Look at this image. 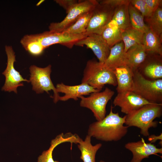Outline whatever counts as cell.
I'll return each instance as SVG.
<instances>
[{"label":"cell","mask_w":162,"mask_h":162,"mask_svg":"<svg viewBox=\"0 0 162 162\" xmlns=\"http://www.w3.org/2000/svg\"><path fill=\"white\" fill-rule=\"evenodd\" d=\"M113 108L111 105L109 114L103 119L89 125L88 135L98 140L111 142L120 140L126 135L128 127L124 125L125 115L122 117L118 112H113Z\"/></svg>","instance_id":"1"},{"label":"cell","mask_w":162,"mask_h":162,"mask_svg":"<svg viewBox=\"0 0 162 162\" xmlns=\"http://www.w3.org/2000/svg\"><path fill=\"white\" fill-rule=\"evenodd\" d=\"M162 114V104H148L126 115L125 124L128 127L140 128L141 134L147 137L149 136V129L158 126V122L154 120Z\"/></svg>","instance_id":"2"},{"label":"cell","mask_w":162,"mask_h":162,"mask_svg":"<svg viewBox=\"0 0 162 162\" xmlns=\"http://www.w3.org/2000/svg\"><path fill=\"white\" fill-rule=\"evenodd\" d=\"M81 83L86 84L100 91L105 85L113 86L117 85L113 71L104 63L94 59L87 61Z\"/></svg>","instance_id":"3"},{"label":"cell","mask_w":162,"mask_h":162,"mask_svg":"<svg viewBox=\"0 0 162 162\" xmlns=\"http://www.w3.org/2000/svg\"><path fill=\"white\" fill-rule=\"evenodd\" d=\"M134 71L132 91L150 102L162 104V79H148L137 70Z\"/></svg>","instance_id":"4"},{"label":"cell","mask_w":162,"mask_h":162,"mask_svg":"<svg viewBox=\"0 0 162 162\" xmlns=\"http://www.w3.org/2000/svg\"><path fill=\"white\" fill-rule=\"evenodd\" d=\"M51 66L49 65L44 68H41L34 65L30 68V81L32 86V90L37 93H42L44 92L49 94V91L53 90V101L56 103L60 97L50 78Z\"/></svg>","instance_id":"5"},{"label":"cell","mask_w":162,"mask_h":162,"mask_svg":"<svg viewBox=\"0 0 162 162\" xmlns=\"http://www.w3.org/2000/svg\"><path fill=\"white\" fill-rule=\"evenodd\" d=\"M114 93L106 87L103 91L93 92L87 97L82 96L80 98V106L90 110L97 121L101 120L106 116L107 104Z\"/></svg>","instance_id":"6"},{"label":"cell","mask_w":162,"mask_h":162,"mask_svg":"<svg viewBox=\"0 0 162 162\" xmlns=\"http://www.w3.org/2000/svg\"><path fill=\"white\" fill-rule=\"evenodd\" d=\"M33 36L45 49L52 45L57 44L71 49L78 42L86 36L85 34L75 35L64 32L51 31L33 34Z\"/></svg>","instance_id":"7"},{"label":"cell","mask_w":162,"mask_h":162,"mask_svg":"<svg viewBox=\"0 0 162 162\" xmlns=\"http://www.w3.org/2000/svg\"><path fill=\"white\" fill-rule=\"evenodd\" d=\"M115 9L98 2L92 11L85 35L87 36L92 34L101 35L112 20Z\"/></svg>","instance_id":"8"},{"label":"cell","mask_w":162,"mask_h":162,"mask_svg":"<svg viewBox=\"0 0 162 162\" xmlns=\"http://www.w3.org/2000/svg\"><path fill=\"white\" fill-rule=\"evenodd\" d=\"M96 0H85L78 1L67 14L61 22L51 23L49 31L62 32L71 26L82 14L92 11L98 4Z\"/></svg>","instance_id":"9"},{"label":"cell","mask_w":162,"mask_h":162,"mask_svg":"<svg viewBox=\"0 0 162 162\" xmlns=\"http://www.w3.org/2000/svg\"><path fill=\"white\" fill-rule=\"evenodd\" d=\"M5 50L7 56V64L5 70L2 73L5 77V80L2 90L9 92L14 91L17 93V87L24 86L22 82H29L30 81L23 78L20 72L15 69L14 63L16 61L15 55L12 46H6Z\"/></svg>","instance_id":"10"},{"label":"cell","mask_w":162,"mask_h":162,"mask_svg":"<svg viewBox=\"0 0 162 162\" xmlns=\"http://www.w3.org/2000/svg\"><path fill=\"white\" fill-rule=\"evenodd\" d=\"M152 103L145 100L132 91L118 93L113 104L121 108V112L126 115L141 107Z\"/></svg>","instance_id":"11"},{"label":"cell","mask_w":162,"mask_h":162,"mask_svg":"<svg viewBox=\"0 0 162 162\" xmlns=\"http://www.w3.org/2000/svg\"><path fill=\"white\" fill-rule=\"evenodd\" d=\"M75 45L86 46L91 49L100 62L104 63L108 57L110 48L101 35L92 34L87 35Z\"/></svg>","instance_id":"12"},{"label":"cell","mask_w":162,"mask_h":162,"mask_svg":"<svg viewBox=\"0 0 162 162\" xmlns=\"http://www.w3.org/2000/svg\"><path fill=\"white\" fill-rule=\"evenodd\" d=\"M141 140L126 143L125 148L130 151L133 155L130 162H141L152 155L162 153V148H157L154 144L146 143L143 138Z\"/></svg>","instance_id":"13"},{"label":"cell","mask_w":162,"mask_h":162,"mask_svg":"<svg viewBox=\"0 0 162 162\" xmlns=\"http://www.w3.org/2000/svg\"><path fill=\"white\" fill-rule=\"evenodd\" d=\"M56 88L58 93H62L64 95L60 96L59 100L65 101L72 99L75 100L84 95H89L91 93L100 91L89 85L82 83L75 86L66 85L63 83L58 84Z\"/></svg>","instance_id":"14"},{"label":"cell","mask_w":162,"mask_h":162,"mask_svg":"<svg viewBox=\"0 0 162 162\" xmlns=\"http://www.w3.org/2000/svg\"><path fill=\"white\" fill-rule=\"evenodd\" d=\"M139 68L141 71H138L148 79L156 80L162 79V56L148 54L145 61L138 69Z\"/></svg>","instance_id":"15"},{"label":"cell","mask_w":162,"mask_h":162,"mask_svg":"<svg viewBox=\"0 0 162 162\" xmlns=\"http://www.w3.org/2000/svg\"><path fill=\"white\" fill-rule=\"evenodd\" d=\"M81 139L76 134H73L70 132L65 134L62 133L51 140L50 148L47 150L44 151L39 156L37 162H60L53 159L52 152L54 148L58 145L64 142H69L71 146L73 143L78 144Z\"/></svg>","instance_id":"16"},{"label":"cell","mask_w":162,"mask_h":162,"mask_svg":"<svg viewBox=\"0 0 162 162\" xmlns=\"http://www.w3.org/2000/svg\"><path fill=\"white\" fill-rule=\"evenodd\" d=\"M113 72L116 80L118 93L132 91L133 85L134 71L127 65L116 68Z\"/></svg>","instance_id":"17"},{"label":"cell","mask_w":162,"mask_h":162,"mask_svg":"<svg viewBox=\"0 0 162 162\" xmlns=\"http://www.w3.org/2000/svg\"><path fill=\"white\" fill-rule=\"evenodd\" d=\"M124 47L122 41L111 47L109 54L104 63V64L113 71L119 67L126 65Z\"/></svg>","instance_id":"18"},{"label":"cell","mask_w":162,"mask_h":162,"mask_svg":"<svg viewBox=\"0 0 162 162\" xmlns=\"http://www.w3.org/2000/svg\"><path fill=\"white\" fill-rule=\"evenodd\" d=\"M147 55L142 44L132 46L126 52V65L134 71L136 70L145 61Z\"/></svg>","instance_id":"19"},{"label":"cell","mask_w":162,"mask_h":162,"mask_svg":"<svg viewBox=\"0 0 162 162\" xmlns=\"http://www.w3.org/2000/svg\"><path fill=\"white\" fill-rule=\"evenodd\" d=\"M142 44L147 54L162 56V37L149 28L144 33Z\"/></svg>","instance_id":"20"},{"label":"cell","mask_w":162,"mask_h":162,"mask_svg":"<svg viewBox=\"0 0 162 162\" xmlns=\"http://www.w3.org/2000/svg\"><path fill=\"white\" fill-rule=\"evenodd\" d=\"M91 138V137L87 135L84 140L81 139L77 144L78 147L81 153L80 158L83 162H96V153L102 146L101 143L92 145Z\"/></svg>","instance_id":"21"},{"label":"cell","mask_w":162,"mask_h":162,"mask_svg":"<svg viewBox=\"0 0 162 162\" xmlns=\"http://www.w3.org/2000/svg\"><path fill=\"white\" fill-rule=\"evenodd\" d=\"M129 4L122 5L116 8L110 22L117 26L122 32L131 27L128 12Z\"/></svg>","instance_id":"22"},{"label":"cell","mask_w":162,"mask_h":162,"mask_svg":"<svg viewBox=\"0 0 162 162\" xmlns=\"http://www.w3.org/2000/svg\"><path fill=\"white\" fill-rule=\"evenodd\" d=\"M144 34L131 26L123 31L122 39L124 45L125 52L132 46L142 44Z\"/></svg>","instance_id":"23"},{"label":"cell","mask_w":162,"mask_h":162,"mask_svg":"<svg viewBox=\"0 0 162 162\" xmlns=\"http://www.w3.org/2000/svg\"><path fill=\"white\" fill-rule=\"evenodd\" d=\"M92 11L82 14L71 26L62 32L73 34L85 35Z\"/></svg>","instance_id":"24"},{"label":"cell","mask_w":162,"mask_h":162,"mask_svg":"<svg viewBox=\"0 0 162 162\" xmlns=\"http://www.w3.org/2000/svg\"><path fill=\"white\" fill-rule=\"evenodd\" d=\"M128 12L131 26L143 33L149 29L145 23L144 17L130 3L128 5Z\"/></svg>","instance_id":"25"},{"label":"cell","mask_w":162,"mask_h":162,"mask_svg":"<svg viewBox=\"0 0 162 162\" xmlns=\"http://www.w3.org/2000/svg\"><path fill=\"white\" fill-rule=\"evenodd\" d=\"M122 32L117 26L109 22L101 35L111 48L122 41Z\"/></svg>","instance_id":"26"},{"label":"cell","mask_w":162,"mask_h":162,"mask_svg":"<svg viewBox=\"0 0 162 162\" xmlns=\"http://www.w3.org/2000/svg\"><path fill=\"white\" fill-rule=\"evenodd\" d=\"M20 43L25 50L33 56L40 55L45 50L37 42L33 34L25 35L21 39Z\"/></svg>","instance_id":"27"},{"label":"cell","mask_w":162,"mask_h":162,"mask_svg":"<svg viewBox=\"0 0 162 162\" xmlns=\"http://www.w3.org/2000/svg\"><path fill=\"white\" fill-rule=\"evenodd\" d=\"M149 28L158 36L162 37V8L159 7L149 17L145 18Z\"/></svg>","instance_id":"28"},{"label":"cell","mask_w":162,"mask_h":162,"mask_svg":"<svg viewBox=\"0 0 162 162\" xmlns=\"http://www.w3.org/2000/svg\"><path fill=\"white\" fill-rule=\"evenodd\" d=\"M130 4L145 18L150 16L152 13L144 0H131Z\"/></svg>","instance_id":"29"},{"label":"cell","mask_w":162,"mask_h":162,"mask_svg":"<svg viewBox=\"0 0 162 162\" xmlns=\"http://www.w3.org/2000/svg\"><path fill=\"white\" fill-rule=\"evenodd\" d=\"M130 2L129 0H104L98 1L100 4H107L115 8L122 5L128 4Z\"/></svg>","instance_id":"30"},{"label":"cell","mask_w":162,"mask_h":162,"mask_svg":"<svg viewBox=\"0 0 162 162\" xmlns=\"http://www.w3.org/2000/svg\"><path fill=\"white\" fill-rule=\"evenodd\" d=\"M55 1L65 10L67 14L73 6L78 2L77 0H56Z\"/></svg>","instance_id":"31"},{"label":"cell","mask_w":162,"mask_h":162,"mask_svg":"<svg viewBox=\"0 0 162 162\" xmlns=\"http://www.w3.org/2000/svg\"><path fill=\"white\" fill-rule=\"evenodd\" d=\"M147 6L153 13L162 4L161 0H144Z\"/></svg>","instance_id":"32"},{"label":"cell","mask_w":162,"mask_h":162,"mask_svg":"<svg viewBox=\"0 0 162 162\" xmlns=\"http://www.w3.org/2000/svg\"><path fill=\"white\" fill-rule=\"evenodd\" d=\"M148 140L150 141V143H153L155 142L157 140H162V133L158 136H156L153 134L149 136H148Z\"/></svg>","instance_id":"33"},{"label":"cell","mask_w":162,"mask_h":162,"mask_svg":"<svg viewBox=\"0 0 162 162\" xmlns=\"http://www.w3.org/2000/svg\"><path fill=\"white\" fill-rule=\"evenodd\" d=\"M99 162H106L105 161H104V160H100V161H99Z\"/></svg>","instance_id":"34"}]
</instances>
